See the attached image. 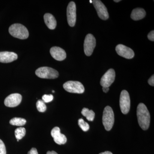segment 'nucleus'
I'll use <instances>...</instances> for the list:
<instances>
[{"label":"nucleus","mask_w":154,"mask_h":154,"mask_svg":"<svg viewBox=\"0 0 154 154\" xmlns=\"http://www.w3.org/2000/svg\"><path fill=\"white\" fill-rule=\"evenodd\" d=\"M137 114L138 122L141 128L146 130L149 126L150 116L146 106L143 103H140L138 105Z\"/></svg>","instance_id":"obj_1"},{"label":"nucleus","mask_w":154,"mask_h":154,"mask_svg":"<svg viewBox=\"0 0 154 154\" xmlns=\"http://www.w3.org/2000/svg\"><path fill=\"white\" fill-rule=\"evenodd\" d=\"M9 31L12 36L19 39H26L29 36L28 29L22 24H14L11 25L9 28Z\"/></svg>","instance_id":"obj_2"},{"label":"nucleus","mask_w":154,"mask_h":154,"mask_svg":"<svg viewBox=\"0 0 154 154\" xmlns=\"http://www.w3.org/2000/svg\"><path fill=\"white\" fill-rule=\"evenodd\" d=\"M114 122V115L113 109L110 106L104 109L102 116V122L105 129L109 131L113 127Z\"/></svg>","instance_id":"obj_3"},{"label":"nucleus","mask_w":154,"mask_h":154,"mask_svg":"<svg viewBox=\"0 0 154 154\" xmlns=\"http://www.w3.org/2000/svg\"><path fill=\"white\" fill-rule=\"evenodd\" d=\"M35 74L41 79H55L59 76L58 72L48 67H41L36 70Z\"/></svg>","instance_id":"obj_4"},{"label":"nucleus","mask_w":154,"mask_h":154,"mask_svg":"<svg viewBox=\"0 0 154 154\" xmlns=\"http://www.w3.org/2000/svg\"><path fill=\"white\" fill-rule=\"evenodd\" d=\"M63 87L65 91L69 93L82 94L85 91L82 84L77 81H68L63 84Z\"/></svg>","instance_id":"obj_5"},{"label":"nucleus","mask_w":154,"mask_h":154,"mask_svg":"<svg viewBox=\"0 0 154 154\" xmlns=\"http://www.w3.org/2000/svg\"><path fill=\"white\" fill-rule=\"evenodd\" d=\"M119 105L122 113L124 114H127L130 108V99L129 94L125 90H123L121 92Z\"/></svg>","instance_id":"obj_6"},{"label":"nucleus","mask_w":154,"mask_h":154,"mask_svg":"<svg viewBox=\"0 0 154 154\" xmlns=\"http://www.w3.org/2000/svg\"><path fill=\"white\" fill-rule=\"evenodd\" d=\"M96 45V40L92 34H88L84 42V51L87 56L92 55Z\"/></svg>","instance_id":"obj_7"},{"label":"nucleus","mask_w":154,"mask_h":154,"mask_svg":"<svg viewBox=\"0 0 154 154\" xmlns=\"http://www.w3.org/2000/svg\"><path fill=\"white\" fill-rule=\"evenodd\" d=\"M68 23L70 27H74L76 21V8L74 2L69 3L67 8Z\"/></svg>","instance_id":"obj_8"},{"label":"nucleus","mask_w":154,"mask_h":154,"mask_svg":"<svg viewBox=\"0 0 154 154\" xmlns=\"http://www.w3.org/2000/svg\"><path fill=\"white\" fill-rule=\"evenodd\" d=\"M92 3L97 11V14L100 19L106 20L109 18V14L107 8L99 0L92 1Z\"/></svg>","instance_id":"obj_9"},{"label":"nucleus","mask_w":154,"mask_h":154,"mask_svg":"<svg viewBox=\"0 0 154 154\" xmlns=\"http://www.w3.org/2000/svg\"><path fill=\"white\" fill-rule=\"evenodd\" d=\"M115 72L113 69H109L101 78L100 85L102 87L109 88L114 82Z\"/></svg>","instance_id":"obj_10"},{"label":"nucleus","mask_w":154,"mask_h":154,"mask_svg":"<svg viewBox=\"0 0 154 154\" xmlns=\"http://www.w3.org/2000/svg\"><path fill=\"white\" fill-rule=\"evenodd\" d=\"M22 100V96L20 94H11L6 98L4 103L7 107H16L21 103Z\"/></svg>","instance_id":"obj_11"},{"label":"nucleus","mask_w":154,"mask_h":154,"mask_svg":"<svg viewBox=\"0 0 154 154\" xmlns=\"http://www.w3.org/2000/svg\"><path fill=\"white\" fill-rule=\"evenodd\" d=\"M116 51L118 55L128 59H132L134 56L133 50L122 44L117 45L116 48Z\"/></svg>","instance_id":"obj_12"},{"label":"nucleus","mask_w":154,"mask_h":154,"mask_svg":"<svg viewBox=\"0 0 154 154\" xmlns=\"http://www.w3.org/2000/svg\"><path fill=\"white\" fill-rule=\"evenodd\" d=\"M51 135L56 143L59 145L64 144L66 143L67 138L64 134L60 133V130L58 127L54 128L51 131Z\"/></svg>","instance_id":"obj_13"},{"label":"nucleus","mask_w":154,"mask_h":154,"mask_svg":"<svg viewBox=\"0 0 154 154\" xmlns=\"http://www.w3.org/2000/svg\"><path fill=\"white\" fill-rule=\"evenodd\" d=\"M51 54L54 59L58 61H62L65 59L66 57V53L60 47H52L50 51Z\"/></svg>","instance_id":"obj_14"},{"label":"nucleus","mask_w":154,"mask_h":154,"mask_svg":"<svg viewBox=\"0 0 154 154\" xmlns=\"http://www.w3.org/2000/svg\"><path fill=\"white\" fill-rule=\"evenodd\" d=\"M18 58V55L15 53L3 51L0 52V62L9 63L16 60Z\"/></svg>","instance_id":"obj_15"},{"label":"nucleus","mask_w":154,"mask_h":154,"mask_svg":"<svg viewBox=\"0 0 154 154\" xmlns=\"http://www.w3.org/2000/svg\"><path fill=\"white\" fill-rule=\"evenodd\" d=\"M45 23L47 25L48 28L51 30L55 29L57 26V21L55 18L50 14H46L44 16Z\"/></svg>","instance_id":"obj_16"},{"label":"nucleus","mask_w":154,"mask_h":154,"mask_svg":"<svg viewBox=\"0 0 154 154\" xmlns=\"http://www.w3.org/2000/svg\"><path fill=\"white\" fill-rule=\"evenodd\" d=\"M146 15V11L143 9L137 8L133 10L131 17L134 21H138L143 19L145 17Z\"/></svg>","instance_id":"obj_17"},{"label":"nucleus","mask_w":154,"mask_h":154,"mask_svg":"<svg viewBox=\"0 0 154 154\" xmlns=\"http://www.w3.org/2000/svg\"><path fill=\"white\" fill-rule=\"evenodd\" d=\"M82 114L85 116L87 120L93 121L95 118V113L93 110H90L87 108H84L82 111Z\"/></svg>","instance_id":"obj_18"},{"label":"nucleus","mask_w":154,"mask_h":154,"mask_svg":"<svg viewBox=\"0 0 154 154\" xmlns=\"http://www.w3.org/2000/svg\"><path fill=\"white\" fill-rule=\"evenodd\" d=\"M26 123V120L25 119L15 117L12 119L10 121V123L13 125L22 126L25 125Z\"/></svg>","instance_id":"obj_19"},{"label":"nucleus","mask_w":154,"mask_h":154,"mask_svg":"<svg viewBox=\"0 0 154 154\" xmlns=\"http://www.w3.org/2000/svg\"><path fill=\"white\" fill-rule=\"evenodd\" d=\"M26 134V130L23 127H20L17 128L15 131V136L17 140L22 139Z\"/></svg>","instance_id":"obj_20"},{"label":"nucleus","mask_w":154,"mask_h":154,"mask_svg":"<svg viewBox=\"0 0 154 154\" xmlns=\"http://www.w3.org/2000/svg\"><path fill=\"white\" fill-rule=\"evenodd\" d=\"M36 107L37 110L40 112H44L46 110V106L42 100H38L36 102Z\"/></svg>","instance_id":"obj_21"},{"label":"nucleus","mask_w":154,"mask_h":154,"mask_svg":"<svg viewBox=\"0 0 154 154\" xmlns=\"http://www.w3.org/2000/svg\"><path fill=\"white\" fill-rule=\"evenodd\" d=\"M78 123H79V126L82 128L83 131L86 132L89 130V128H90L89 125L84 121V119H79Z\"/></svg>","instance_id":"obj_22"},{"label":"nucleus","mask_w":154,"mask_h":154,"mask_svg":"<svg viewBox=\"0 0 154 154\" xmlns=\"http://www.w3.org/2000/svg\"><path fill=\"white\" fill-rule=\"evenodd\" d=\"M54 97L52 95H44L42 96V100L45 103H48L53 100Z\"/></svg>","instance_id":"obj_23"},{"label":"nucleus","mask_w":154,"mask_h":154,"mask_svg":"<svg viewBox=\"0 0 154 154\" xmlns=\"http://www.w3.org/2000/svg\"><path fill=\"white\" fill-rule=\"evenodd\" d=\"M6 149L5 143L0 139V154H6Z\"/></svg>","instance_id":"obj_24"},{"label":"nucleus","mask_w":154,"mask_h":154,"mask_svg":"<svg viewBox=\"0 0 154 154\" xmlns=\"http://www.w3.org/2000/svg\"><path fill=\"white\" fill-rule=\"evenodd\" d=\"M148 38L149 40H151L152 41H154V31H151L150 33H149L148 34Z\"/></svg>","instance_id":"obj_25"},{"label":"nucleus","mask_w":154,"mask_h":154,"mask_svg":"<svg viewBox=\"0 0 154 154\" xmlns=\"http://www.w3.org/2000/svg\"><path fill=\"white\" fill-rule=\"evenodd\" d=\"M148 83L151 86H154V75L152 76L148 80Z\"/></svg>","instance_id":"obj_26"},{"label":"nucleus","mask_w":154,"mask_h":154,"mask_svg":"<svg viewBox=\"0 0 154 154\" xmlns=\"http://www.w3.org/2000/svg\"><path fill=\"white\" fill-rule=\"evenodd\" d=\"M28 154H38V153L36 148H33L30 150V151L28 152Z\"/></svg>","instance_id":"obj_27"},{"label":"nucleus","mask_w":154,"mask_h":154,"mask_svg":"<svg viewBox=\"0 0 154 154\" xmlns=\"http://www.w3.org/2000/svg\"><path fill=\"white\" fill-rule=\"evenodd\" d=\"M102 90L104 93H107L108 92L109 90V88H106V87H103L102 88Z\"/></svg>","instance_id":"obj_28"},{"label":"nucleus","mask_w":154,"mask_h":154,"mask_svg":"<svg viewBox=\"0 0 154 154\" xmlns=\"http://www.w3.org/2000/svg\"><path fill=\"white\" fill-rule=\"evenodd\" d=\"M46 154H58L55 151H48L47 152V153Z\"/></svg>","instance_id":"obj_29"},{"label":"nucleus","mask_w":154,"mask_h":154,"mask_svg":"<svg viewBox=\"0 0 154 154\" xmlns=\"http://www.w3.org/2000/svg\"><path fill=\"white\" fill-rule=\"evenodd\" d=\"M99 154H113L112 152L109 151H106L100 153Z\"/></svg>","instance_id":"obj_30"},{"label":"nucleus","mask_w":154,"mask_h":154,"mask_svg":"<svg viewBox=\"0 0 154 154\" xmlns=\"http://www.w3.org/2000/svg\"><path fill=\"white\" fill-rule=\"evenodd\" d=\"M120 0H117V1H116V0H114V2H120Z\"/></svg>","instance_id":"obj_31"},{"label":"nucleus","mask_w":154,"mask_h":154,"mask_svg":"<svg viewBox=\"0 0 154 154\" xmlns=\"http://www.w3.org/2000/svg\"><path fill=\"white\" fill-rule=\"evenodd\" d=\"M90 3H92V1H90Z\"/></svg>","instance_id":"obj_32"},{"label":"nucleus","mask_w":154,"mask_h":154,"mask_svg":"<svg viewBox=\"0 0 154 154\" xmlns=\"http://www.w3.org/2000/svg\"><path fill=\"white\" fill-rule=\"evenodd\" d=\"M52 92H53V93H54V91H52Z\"/></svg>","instance_id":"obj_33"},{"label":"nucleus","mask_w":154,"mask_h":154,"mask_svg":"<svg viewBox=\"0 0 154 154\" xmlns=\"http://www.w3.org/2000/svg\"><path fill=\"white\" fill-rule=\"evenodd\" d=\"M17 141H18V142H19V140H17Z\"/></svg>","instance_id":"obj_34"}]
</instances>
